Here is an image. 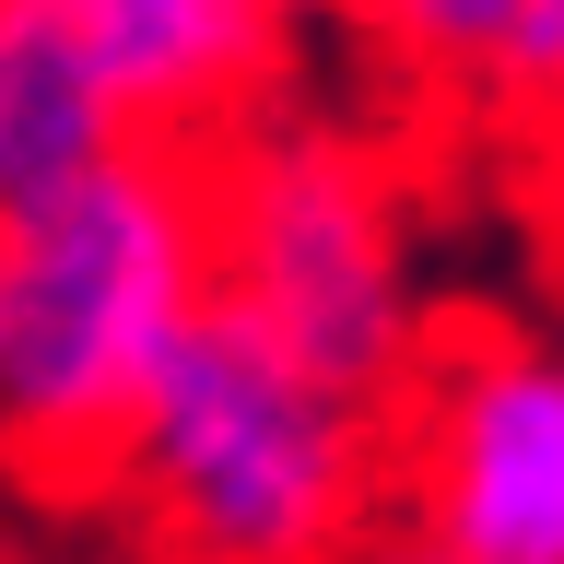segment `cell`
Here are the masks:
<instances>
[{
	"label": "cell",
	"instance_id": "1",
	"mask_svg": "<svg viewBox=\"0 0 564 564\" xmlns=\"http://www.w3.org/2000/svg\"><path fill=\"white\" fill-rule=\"evenodd\" d=\"M212 306V165L130 141L83 188L0 224V470L106 494L141 388Z\"/></svg>",
	"mask_w": 564,
	"mask_h": 564
},
{
	"label": "cell",
	"instance_id": "2",
	"mask_svg": "<svg viewBox=\"0 0 564 564\" xmlns=\"http://www.w3.org/2000/svg\"><path fill=\"white\" fill-rule=\"evenodd\" d=\"M106 506L212 564H352L388 518V400H352L212 294L153 365Z\"/></svg>",
	"mask_w": 564,
	"mask_h": 564
},
{
	"label": "cell",
	"instance_id": "3",
	"mask_svg": "<svg viewBox=\"0 0 564 564\" xmlns=\"http://www.w3.org/2000/svg\"><path fill=\"white\" fill-rule=\"evenodd\" d=\"M212 165V294L259 317L282 352H306L352 400H400L435 352L412 259V188L365 130L259 106L247 130L200 153Z\"/></svg>",
	"mask_w": 564,
	"mask_h": 564
},
{
	"label": "cell",
	"instance_id": "4",
	"mask_svg": "<svg viewBox=\"0 0 564 564\" xmlns=\"http://www.w3.org/2000/svg\"><path fill=\"white\" fill-rule=\"evenodd\" d=\"M388 518L470 564H564V341L435 329L388 400Z\"/></svg>",
	"mask_w": 564,
	"mask_h": 564
},
{
	"label": "cell",
	"instance_id": "5",
	"mask_svg": "<svg viewBox=\"0 0 564 564\" xmlns=\"http://www.w3.org/2000/svg\"><path fill=\"white\" fill-rule=\"evenodd\" d=\"M59 12L130 141L212 153L294 83V12L282 0H59Z\"/></svg>",
	"mask_w": 564,
	"mask_h": 564
},
{
	"label": "cell",
	"instance_id": "6",
	"mask_svg": "<svg viewBox=\"0 0 564 564\" xmlns=\"http://www.w3.org/2000/svg\"><path fill=\"white\" fill-rule=\"evenodd\" d=\"M118 153H130V130H118L70 12L59 0H0V224L83 188Z\"/></svg>",
	"mask_w": 564,
	"mask_h": 564
},
{
	"label": "cell",
	"instance_id": "7",
	"mask_svg": "<svg viewBox=\"0 0 564 564\" xmlns=\"http://www.w3.org/2000/svg\"><path fill=\"white\" fill-rule=\"evenodd\" d=\"M518 0H341V24L423 95H482V59Z\"/></svg>",
	"mask_w": 564,
	"mask_h": 564
},
{
	"label": "cell",
	"instance_id": "8",
	"mask_svg": "<svg viewBox=\"0 0 564 564\" xmlns=\"http://www.w3.org/2000/svg\"><path fill=\"white\" fill-rule=\"evenodd\" d=\"M482 106L529 118V130H564V0H518L506 35L482 59Z\"/></svg>",
	"mask_w": 564,
	"mask_h": 564
},
{
	"label": "cell",
	"instance_id": "9",
	"mask_svg": "<svg viewBox=\"0 0 564 564\" xmlns=\"http://www.w3.org/2000/svg\"><path fill=\"white\" fill-rule=\"evenodd\" d=\"M352 564H470V553H447V541H423L412 518H377V529H365V553H352Z\"/></svg>",
	"mask_w": 564,
	"mask_h": 564
},
{
	"label": "cell",
	"instance_id": "10",
	"mask_svg": "<svg viewBox=\"0 0 564 564\" xmlns=\"http://www.w3.org/2000/svg\"><path fill=\"white\" fill-rule=\"evenodd\" d=\"M118 564H212V553H188V541H153V529H130V553Z\"/></svg>",
	"mask_w": 564,
	"mask_h": 564
},
{
	"label": "cell",
	"instance_id": "11",
	"mask_svg": "<svg viewBox=\"0 0 564 564\" xmlns=\"http://www.w3.org/2000/svg\"><path fill=\"white\" fill-rule=\"evenodd\" d=\"M282 12H294V24H341V0H282Z\"/></svg>",
	"mask_w": 564,
	"mask_h": 564
},
{
	"label": "cell",
	"instance_id": "12",
	"mask_svg": "<svg viewBox=\"0 0 564 564\" xmlns=\"http://www.w3.org/2000/svg\"><path fill=\"white\" fill-rule=\"evenodd\" d=\"M0 564H59V553H47V541H0Z\"/></svg>",
	"mask_w": 564,
	"mask_h": 564
}]
</instances>
